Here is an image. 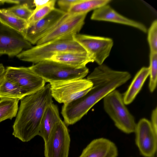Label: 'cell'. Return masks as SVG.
Instances as JSON below:
<instances>
[{
  "mask_svg": "<svg viewBox=\"0 0 157 157\" xmlns=\"http://www.w3.org/2000/svg\"><path fill=\"white\" fill-rule=\"evenodd\" d=\"M49 1L48 0H33L34 3L35 7V9L39 8L45 4Z\"/></svg>",
  "mask_w": 157,
  "mask_h": 157,
  "instance_id": "obj_30",
  "label": "cell"
},
{
  "mask_svg": "<svg viewBox=\"0 0 157 157\" xmlns=\"http://www.w3.org/2000/svg\"><path fill=\"white\" fill-rule=\"evenodd\" d=\"M79 0H59L57 4L59 9L66 13H67L72 5Z\"/></svg>",
  "mask_w": 157,
  "mask_h": 157,
  "instance_id": "obj_27",
  "label": "cell"
},
{
  "mask_svg": "<svg viewBox=\"0 0 157 157\" xmlns=\"http://www.w3.org/2000/svg\"><path fill=\"white\" fill-rule=\"evenodd\" d=\"M5 76L17 84L25 96L36 93L45 85V81L29 67H7Z\"/></svg>",
  "mask_w": 157,
  "mask_h": 157,
  "instance_id": "obj_8",
  "label": "cell"
},
{
  "mask_svg": "<svg viewBox=\"0 0 157 157\" xmlns=\"http://www.w3.org/2000/svg\"><path fill=\"white\" fill-rule=\"evenodd\" d=\"M7 9L16 16L27 21L33 11L27 4L18 5Z\"/></svg>",
  "mask_w": 157,
  "mask_h": 157,
  "instance_id": "obj_25",
  "label": "cell"
},
{
  "mask_svg": "<svg viewBox=\"0 0 157 157\" xmlns=\"http://www.w3.org/2000/svg\"><path fill=\"white\" fill-rule=\"evenodd\" d=\"M135 143L141 155L144 157H154L157 148V134L150 121L143 118L136 124L134 132Z\"/></svg>",
  "mask_w": 157,
  "mask_h": 157,
  "instance_id": "obj_11",
  "label": "cell"
},
{
  "mask_svg": "<svg viewBox=\"0 0 157 157\" xmlns=\"http://www.w3.org/2000/svg\"><path fill=\"white\" fill-rule=\"evenodd\" d=\"M19 100L9 98L0 99V123L16 117Z\"/></svg>",
  "mask_w": 157,
  "mask_h": 157,
  "instance_id": "obj_22",
  "label": "cell"
},
{
  "mask_svg": "<svg viewBox=\"0 0 157 157\" xmlns=\"http://www.w3.org/2000/svg\"><path fill=\"white\" fill-rule=\"evenodd\" d=\"M56 0H49L44 6L37 9H35L27 21L28 25L33 24L46 16L55 8Z\"/></svg>",
  "mask_w": 157,
  "mask_h": 157,
  "instance_id": "obj_23",
  "label": "cell"
},
{
  "mask_svg": "<svg viewBox=\"0 0 157 157\" xmlns=\"http://www.w3.org/2000/svg\"><path fill=\"white\" fill-rule=\"evenodd\" d=\"M87 14H69L64 21L40 40L36 45L78 34L85 23Z\"/></svg>",
  "mask_w": 157,
  "mask_h": 157,
  "instance_id": "obj_13",
  "label": "cell"
},
{
  "mask_svg": "<svg viewBox=\"0 0 157 157\" xmlns=\"http://www.w3.org/2000/svg\"><path fill=\"white\" fill-rule=\"evenodd\" d=\"M61 120L57 106L53 103L46 109L41 121L38 135L43 139L44 143L54 126Z\"/></svg>",
  "mask_w": 157,
  "mask_h": 157,
  "instance_id": "obj_17",
  "label": "cell"
},
{
  "mask_svg": "<svg viewBox=\"0 0 157 157\" xmlns=\"http://www.w3.org/2000/svg\"><path fill=\"white\" fill-rule=\"evenodd\" d=\"M49 83L21 99L13 126V135L24 142L38 135L42 117L47 108L53 103Z\"/></svg>",
  "mask_w": 157,
  "mask_h": 157,
  "instance_id": "obj_2",
  "label": "cell"
},
{
  "mask_svg": "<svg viewBox=\"0 0 157 157\" xmlns=\"http://www.w3.org/2000/svg\"><path fill=\"white\" fill-rule=\"evenodd\" d=\"M25 97L19 86L4 75L0 83V99L9 98L19 101Z\"/></svg>",
  "mask_w": 157,
  "mask_h": 157,
  "instance_id": "obj_21",
  "label": "cell"
},
{
  "mask_svg": "<svg viewBox=\"0 0 157 157\" xmlns=\"http://www.w3.org/2000/svg\"><path fill=\"white\" fill-rule=\"evenodd\" d=\"M104 109L116 126L127 134L134 132L136 124L124 104L122 95L114 90L103 98Z\"/></svg>",
  "mask_w": 157,
  "mask_h": 157,
  "instance_id": "obj_5",
  "label": "cell"
},
{
  "mask_svg": "<svg viewBox=\"0 0 157 157\" xmlns=\"http://www.w3.org/2000/svg\"><path fill=\"white\" fill-rule=\"evenodd\" d=\"M70 142L67 125L61 120L53 127L44 143L45 157H68Z\"/></svg>",
  "mask_w": 157,
  "mask_h": 157,
  "instance_id": "obj_9",
  "label": "cell"
},
{
  "mask_svg": "<svg viewBox=\"0 0 157 157\" xmlns=\"http://www.w3.org/2000/svg\"><path fill=\"white\" fill-rule=\"evenodd\" d=\"M51 95L57 101L63 104L81 97L92 88L93 83L87 78H81L49 83Z\"/></svg>",
  "mask_w": 157,
  "mask_h": 157,
  "instance_id": "obj_6",
  "label": "cell"
},
{
  "mask_svg": "<svg viewBox=\"0 0 157 157\" xmlns=\"http://www.w3.org/2000/svg\"><path fill=\"white\" fill-rule=\"evenodd\" d=\"M131 77L127 71L114 70L103 64L96 67L87 78L93 83L91 89L81 97L62 106L61 114L64 121L69 125L75 124L98 102Z\"/></svg>",
  "mask_w": 157,
  "mask_h": 157,
  "instance_id": "obj_1",
  "label": "cell"
},
{
  "mask_svg": "<svg viewBox=\"0 0 157 157\" xmlns=\"http://www.w3.org/2000/svg\"><path fill=\"white\" fill-rule=\"evenodd\" d=\"M110 0H79L67 13L71 15L87 14L89 11L108 4Z\"/></svg>",
  "mask_w": 157,
  "mask_h": 157,
  "instance_id": "obj_20",
  "label": "cell"
},
{
  "mask_svg": "<svg viewBox=\"0 0 157 157\" xmlns=\"http://www.w3.org/2000/svg\"><path fill=\"white\" fill-rule=\"evenodd\" d=\"M147 40L150 52H157V21L152 23L148 31Z\"/></svg>",
  "mask_w": 157,
  "mask_h": 157,
  "instance_id": "obj_26",
  "label": "cell"
},
{
  "mask_svg": "<svg viewBox=\"0 0 157 157\" xmlns=\"http://www.w3.org/2000/svg\"><path fill=\"white\" fill-rule=\"evenodd\" d=\"M33 72L46 82H52L83 78L89 70L85 67L75 68L63 63L47 60L33 64L29 67Z\"/></svg>",
  "mask_w": 157,
  "mask_h": 157,
  "instance_id": "obj_4",
  "label": "cell"
},
{
  "mask_svg": "<svg viewBox=\"0 0 157 157\" xmlns=\"http://www.w3.org/2000/svg\"><path fill=\"white\" fill-rule=\"evenodd\" d=\"M149 67H142L136 73L123 97L125 105L131 103L141 90L144 82L149 75Z\"/></svg>",
  "mask_w": 157,
  "mask_h": 157,
  "instance_id": "obj_18",
  "label": "cell"
},
{
  "mask_svg": "<svg viewBox=\"0 0 157 157\" xmlns=\"http://www.w3.org/2000/svg\"><path fill=\"white\" fill-rule=\"evenodd\" d=\"M0 23L23 36L28 25L27 21L19 18L6 9H0Z\"/></svg>",
  "mask_w": 157,
  "mask_h": 157,
  "instance_id": "obj_19",
  "label": "cell"
},
{
  "mask_svg": "<svg viewBox=\"0 0 157 157\" xmlns=\"http://www.w3.org/2000/svg\"><path fill=\"white\" fill-rule=\"evenodd\" d=\"M69 15L68 13L55 8L41 19L28 25L23 36L31 44H36L40 40L57 27Z\"/></svg>",
  "mask_w": 157,
  "mask_h": 157,
  "instance_id": "obj_7",
  "label": "cell"
},
{
  "mask_svg": "<svg viewBox=\"0 0 157 157\" xmlns=\"http://www.w3.org/2000/svg\"><path fill=\"white\" fill-rule=\"evenodd\" d=\"M32 47L20 33L0 23V55L16 56Z\"/></svg>",
  "mask_w": 157,
  "mask_h": 157,
  "instance_id": "obj_12",
  "label": "cell"
},
{
  "mask_svg": "<svg viewBox=\"0 0 157 157\" xmlns=\"http://www.w3.org/2000/svg\"><path fill=\"white\" fill-rule=\"evenodd\" d=\"M74 35L36 45L23 51L16 56L21 61L35 64L42 61L49 60L54 55L59 53L86 51L75 40Z\"/></svg>",
  "mask_w": 157,
  "mask_h": 157,
  "instance_id": "obj_3",
  "label": "cell"
},
{
  "mask_svg": "<svg viewBox=\"0 0 157 157\" xmlns=\"http://www.w3.org/2000/svg\"><path fill=\"white\" fill-rule=\"evenodd\" d=\"M6 68L3 64L0 63V83L4 76Z\"/></svg>",
  "mask_w": 157,
  "mask_h": 157,
  "instance_id": "obj_31",
  "label": "cell"
},
{
  "mask_svg": "<svg viewBox=\"0 0 157 157\" xmlns=\"http://www.w3.org/2000/svg\"><path fill=\"white\" fill-rule=\"evenodd\" d=\"M118 155L117 147L113 142L100 138L92 140L79 157H117Z\"/></svg>",
  "mask_w": 157,
  "mask_h": 157,
  "instance_id": "obj_15",
  "label": "cell"
},
{
  "mask_svg": "<svg viewBox=\"0 0 157 157\" xmlns=\"http://www.w3.org/2000/svg\"><path fill=\"white\" fill-rule=\"evenodd\" d=\"M149 70L150 80L149 88L151 92L155 90L157 81V52H150Z\"/></svg>",
  "mask_w": 157,
  "mask_h": 157,
  "instance_id": "obj_24",
  "label": "cell"
},
{
  "mask_svg": "<svg viewBox=\"0 0 157 157\" xmlns=\"http://www.w3.org/2000/svg\"><path fill=\"white\" fill-rule=\"evenodd\" d=\"M90 18L93 20L107 21L126 25L137 29L145 33L147 32L144 25L121 15L108 4L94 10Z\"/></svg>",
  "mask_w": 157,
  "mask_h": 157,
  "instance_id": "obj_14",
  "label": "cell"
},
{
  "mask_svg": "<svg viewBox=\"0 0 157 157\" xmlns=\"http://www.w3.org/2000/svg\"><path fill=\"white\" fill-rule=\"evenodd\" d=\"M74 37L99 65L109 56L113 45V40L109 38L80 34Z\"/></svg>",
  "mask_w": 157,
  "mask_h": 157,
  "instance_id": "obj_10",
  "label": "cell"
},
{
  "mask_svg": "<svg viewBox=\"0 0 157 157\" xmlns=\"http://www.w3.org/2000/svg\"><path fill=\"white\" fill-rule=\"evenodd\" d=\"M152 128L157 134V108L156 107L152 111L151 115V121L150 122Z\"/></svg>",
  "mask_w": 157,
  "mask_h": 157,
  "instance_id": "obj_29",
  "label": "cell"
},
{
  "mask_svg": "<svg viewBox=\"0 0 157 157\" xmlns=\"http://www.w3.org/2000/svg\"><path fill=\"white\" fill-rule=\"evenodd\" d=\"M49 60L78 68L86 67L88 63L94 62L86 51L59 53L54 55Z\"/></svg>",
  "mask_w": 157,
  "mask_h": 157,
  "instance_id": "obj_16",
  "label": "cell"
},
{
  "mask_svg": "<svg viewBox=\"0 0 157 157\" xmlns=\"http://www.w3.org/2000/svg\"><path fill=\"white\" fill-rule=\"evenodd\" d=\"M5 3L18 5L27 4L31 8L35 7L33 0H0V5L3 4Z\"/></svg>",
  "mask_w": 157,
  "mask_h": 157,
  "instance_id": "obj_28",
  "label": "cell"
}]
</instances>
